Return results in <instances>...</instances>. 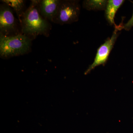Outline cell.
Returning a JSON list of instances; mask_svg holds the SVG:
<instances>
[{"label": "cell", "instance_id": "obj_10", "mask_svg": "<svg viewBox=\"0 0 133 133\" xmlns=\"http://www.w3.org/2000/svg\"><path fill=\"white\" fill-rule=\"evenodd\" d=\"M133 3V2H132ZM133 27V13L131 19L124 25V29L127 31H129Z\"/></svg>", "mask_w": 133, "mask_h": 133}, {"label": "cell", "instance_id": "obj_8", "mask_svg": "<svg viewBox=\"0 0 133 133\" xmlns=\"http://www.w3.org/2000/svg\"><path fill=\"white\" fill-rule=\"evenodd\" d=\"M1 1L2 3L11 8L15 12L21 23L22 17L27 9H25L26 1L23 0H2Z\"/></svg>", "mask_w": 133, "mask_h": 133}, {"label": "cell", "instance_id": "obj_2", "mask_svg": "<svg viewBox=\"0 0 133 133\" xmlns=\"http://www.w3.org/2000/svg\"><path fill=\"white\" fill-rule=\"evenodd\" d=\"M31 39L22 33L12 36L0 34V56L8 59L27 54L31 50Z\"/></svg>", "mask_w": 133, "mask_h": 133}, {"label": "cell", "instance_id": "obj_3", "mask_svg": "<svg viewBox=\"0 0 133 133\" xmlns=\"http://www.w3.org/2000/svg\"><path fill=\"white\" fill-rule=\"evenodd\" d=\"M79 2L76 0H61L52 22L62 25L78 21L80 12Z\"/></svg>", "mask_w": 133, "mask_h": 133}, {"label": "cell", "instance_id": "obj_5", "mask_svg": "<svg viewBox=\"0 0 133 133\" xmlns=\"http://www.w3.org/2000/svg\"><path fill=\"white\" fill-rule=\"evenodd\" d=\"M18 22L14 15L13 10L2 3L0 6V34L5 36L17 35Z\"/></svg>", "mask_w": 133, "mask_h": 133}, {"label": "cell", "instance_id": "obj_4", "mask_svg": "<svg viewBox=\"0 0 133 133\" xmlns=\"http://www.w3.org/2000/svg\"><path fill=\"white\" fill-rule=\"evenodd\" d=\"M124 25L122 23L121 25L115 26V29L112 36L110 38H108L105 42L98 49L94 62L85 72V75L89 74L96 66L101 65H104L106 63L110 52L119 35V31L124 29Z\"/></svg>", "mask_w": 133, "mask_h": 133}, {"label": "cell", "instance_id": "obj_7", "mask_svg": "<svg viewBox=\"0 0 133 133\" xmlns=\"http://www.w3.org/2000/svg\"><path fill=\"white\" fill-rule=\"evenodd\" d=\"M125 2L124 0H109L105 10V16L110 25H114V18L115 14L119 8Z\"/></svg>", "mask_w": 133, "mask_h": 133}, {"label": "cell", "instance_id": "obj_6", "mask_svg": "<svg viewBox=\"0 0 133 133\" xmlns=\"http://www.w3.org/2000/svg\"><path fill=\"white\" fill-rule=\"evenodd\" d=\"M61 0H41L39 4L40 13L48 21L53 22L57 14Z\"/></svg>", "mask_w": 133, "mask_h": 133}, {"label": "cell", "instance_id": "obj_1", "mask_svg": "<svg viewBox=\"0 0 133 133\" xmlns=\"http://www.w3.org/2000/svg\"><path fill=\"white\" fill-rule=\"evenodd\" d=\"M31 1L22 17L20 24L22 33L31 39L39 35L46 36L49 31L50 25L48 21L40 13V0H31Z\"/></svg>", "mask_w": 133, "mask_h": 133}, {"label": "cell", "instance_id": "obj_9", "mask_svg": "<svg viewBox=\"0 0 133 133\" xmlns=\"http://www.w3.org/2000/svg\"><path fill=\"white\" fill-rule=\"evenodd\" d=\"M108 1L107 0H85L83 2V7L88 10H105Z\"/></svg>", "mask_w": 133, "mask_h": 133}]
</instances>
